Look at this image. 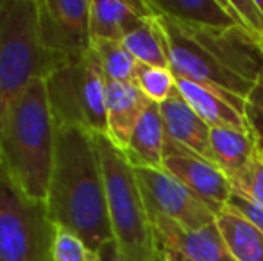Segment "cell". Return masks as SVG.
Instances as JSON below:
<instances>
[{"label":"cell","mask_w":263,"mask_h":261,"mask_svg":"<svg viewBox=\"0 0 263 261\" xmlns=\"http://www.w3.org/2000/svg\"><path fill=\"white\" fill-rule=\"evenodd\" d=\"M170 70L176 77L213 88L229 98L263 111V49L243 31L184 25L156 14Z\"/></svg>","instance_id":"obj_1"},{"label":"cell","mask_w":263,"mask_h":261,"mask_svg":"<svg viewBox=\"0 0 263 261\" xmlns=\"http://www.w3.org/2000/svg\"><path fill=\"white\" fill-rule=\"evenodd\" d=\"M45 204L55 226L73 231L90 247L99 251L113 240L95 134L81 127L58 126Z\"/></svg>","instance_id":"obj_2"},{"label":"cell","mask_w":263,"mask_h":261,"mask_svg":"<svg viewBox=\"0 0 263 261\" xmlns=\"http://www.w3.org/2000/svg\"><path fill=\"white\" fill-rule=\"evenodd\" d=\"M55 124L45 77L34 79L11 109L0 134V163L27 197L47 202Z\"/></svg>","instance_id":"obj_3"},{"label":"cell","mask_w":263,"mask_h":261,"mask_svg":"<svg viewBox=\"0 0 263 261\" xmlns=\"http://www.w3.org/2000/svg\"><path fill=\"white\" fill-rule=\"evenodd\" d=\"M104 174L113 242L129 261H159L161 247L135 167L107 136H95Z\"/></svg>","instance_id":"obj_4"},{"label":"cell","mask_w":263,"mask_h":261,"mask_svg":"<svg viewBox=\"0 0 263 261\" xmlns=\"http://www.w3.org/2000/svg\"><path fill=\"white\" fill-rule=\"evenodd\" d=\"M59 63L40 42L36 0H0V134L29 84Z\"/></svg>","instance_id":"obj_5"},{"label":"cell","mask_w":263,"mask_h":261,"mask_svg":"<svg viewBox=\"0 0 263 261\" xmlns=\"http://www.w3.org/2000/svg\"><path fill=\"white\" fill-rule=\"evenodd\" d=\"M58 126H72L95 136L107 134V79L93 49L59 63L45 77Z\"/></svg>","instance_id":"obj_6"},{"label":"cell","mask_w":263,"mask_h":261,"mask_svg":"<svg viewBox=\"0 0 263 261\" xmlns=\"http://www.w3.org/2000/svg\"><path fill=\"white\" fill-rule=\"evenodd\" d=\"M54 234L45 202L25 195L0 163V261H52Z\"/></svg>","instance_id":"obj_7"},{"label":"cell","mask_w":263,"mask_h":261,"mask_svg":"<svg viewBox=\"0 0 263 261\" xmlns=\"http://www.w3.org/2000/svg\"><path fill=\"white\" fill-rule=\"evenodd\" d=\"M91 0H36L42 47L59 61L83 56L91 49Z\"/></svg>","instance_id":"obj_8"},{"label":"cell","mask_w":263,"mask_h":261,"mask_svg":"<svg viewBox=\"0 0 263 261\" xmlns=\"http://www.w3.org/2000/svg\"><path fill=\"white\" fill-rule=\"evenodd\" d=\"M147 208L166 216L188 231H197L215 224V213L201 197L165 170L135 168Z\"/></svg>","instance_id":"obj_9"},{"label":"cell","mask_w":263,"mask_h":261,"mask_svg":"<svg viewBox=\"0 0 263 261\" xmlns=\"http://www.w3.org/2000/svg\"><path fill=\"white\" fill-rule=\"evenodd\" d=\"M163 170L201 197L215 215L229 204L235 190L233 181L217 165L195 156L168 138L165 139Z\"/></svg>","instance_id":"obj_10"},{"label":"cell","mask_w":263,"mask_h":261,"mask_svg":"<svg viewBox=\"0 0 263 261\" xmlns=\"http://www.w3.org/2000/svg\"><path fill=\"white\" fill-rule=\"evenodd\" d=\"M151 213L161 251H168L186 261H236L228 251L217 224L188 231L174 220Z\"/></svg>","instance_id":"obj_11"},{"label":"cell","mask_w":263,"mask_h":261,"mask_svg":"<svg viewBox=\"0 0 263 261\" xmlns=\"http://www.w3.org/2000/svg\"><path fill=\"white\" fill-rule=\"evenodd\" d=\"M176 88L190 104V108L211 129L213 127H235V129L247 131L258 129L254 122L256 111L233 101L228 95L183 77H176Z\"/></svg>","instance_id":"obj_12"},{"label":"cell","mask_w":263,"mask_h":261,"mask_svg":"<svg viewBox=\"0 0 263 261\" xmlns=\"http://www.w3.org/2000/svg\"><path fill=\"white\" fill-rule=\"evenodd\" d=\"M159 113L166 138L215 165L210 142L211 127L190 108L177 88L159 104Z\"/></svg>","instance_id":"obj_13"},{"label":"cell","mask_w":263,"mask_h":261,"mask_svg":"<svg viewBox=\"0 0 263 261\" xmlns=\"http://www.w3.org/2000/svg\"><path fill=\"white\" fill-rule=\"evenodd\" d=\"M151 101L136 88L133 81H107L106 93V116H107V139L124 152L129 139L138 124L140 116L147 109Z\"/></svg>","instance_id":"obj_14"},{"label":"cell","mask_w":263,"mask_h":261,"mask_svg":"<svg viewBox=\"0 0 263 261\" xmlns=\"http://www.w3.org/2000/svg\"><path fill=\"white\" fill-rule=\"evenodd\" d=\"M153 13L177 20L184 25L217 31H243L229 0H147Z\"/></svg>","instance_id":"obj_15"},{"label":"cell","mask_w":263,"mask_h":261,"mask_svg":"<svg viewBox=\"0 0 263 261\" xmlns=\"http://www.w3.org/2000/svg\"><path fill=\"white\" fill-rule=\"evenodd\" d=\"M147 0L124 2V0H91L90 36L95 39L122 42L131 29L153 16Z\"/></svg>","instance_id":"obj_16"},{"label":"cell","mask_w":263,"mask_h":261,"mask_svg":"<svg viewBox=\"0 0 263 261\" xmlns=\"http://www.w3.org/2000/svg\"><path fill=\"white\" fill-rule=\"evenodd\" d=\"M211 152L213 161L231 181L249 165L263 143V134L258 129H235L213 127L211 129Z\"/></svg>","instance_id":"obj_17"},{"label":"cell","mask_w":263,"mask_h":261,"mask_svg":"<svg viewBox=\"0 0 263 261\" xmlns=\"http://www.w3.org/2000/svg\"><path fill=\"white\" fill-rule=\"evenodd\" d=\"M165 127H163L159 104L151 102L140 116L129 139L124 156L135 168H154L163 170L165 157Z\"/></svg>","instance_id":"obj_18"},{"label":"cell","mask_w":263,"mask_h":261,"mask_svg":"<svg viewBox=\"0 0 263 261\" xmlns=\"http://www.w3.org/2000/svg\"><path fill=\"white\" fill-rule=\"evenodd\" d=\"M215 224L236 261H263V233L247 216L226 206L215 215Z\"/></svg>","instance_id":"obj_19"},{"label":"cell","mask_w":263,"mask_h":261,"mask_svg":"<svg viewBox=\"0 0 263 261\" xmlns=\"http://www.w3.org/2000/svg\"><path fill=\"white\" fill-rule=\"evenodd\" d=\"M122 43L138 63L170 68L165 43H163V32L154 14L131 29L124 36Z\"/></svg>","instance_id":"obj_20"},{"label":"cell","mask_w":263,"mask_h":261,"mask_svg":"<svg viewBox=\"0 0 263 261\" xmlns=\"http://www.w3.org/2000/svg\"><path fill=\"white\" fill-rule=\"evenodd\" d=\"M91 49L97 54L107 81H133V72L138 61L129 54L124 43L113 39H95L91 42Z\"/></svg>","instance_id":"obj_21"},{"label":"cell","mask_w":263,"mask_h":261,"mask_svg":"<svg viewBox=\"0 0 263 261\" xmlns=\"http://www.w3.org/2000/svg\"><path fill=\"white\" fill-rule=\"evenodd\" d=\"M133 83L151 102L161 104L176 90V75L170 68L136 63Z\"/></svg>","instance_id":"obj_22"},{"label":"cell","mask_w":263,"mask_h":261,"mask_svg":"<svg viewBox=\"0 0 263 261\" xmlns=\"http://www.w3.org/2000/svg\"><path fill=\"white\" fill-rule=\"evenodd\" d=\"M52 261H101L97 249L90 247L79 234L55 226Z\"/></svg>","instance_id":"obj_23"},{"label":"cell","mask_w":263,"mask_h":261,"mask_svg":"<svg viewBox=\"0 0 263 261\" xmlns=\"http://www.w3.org/2000/svg\"><path fill=\"white\" fill-rule=\"evenodd\" d=\"M233 186L263 209V143L249 165L235 177Z\"/></svg>","instance_id":"obj_24"},{"label":"cell","mask_w":263,"mask_h":261,"mask_svg":"<svg viewBox=\"0 0 263 261\" xmlns=\"http://www.w3.org/2000/svg\"><path fill=\"white\" fill-rule=\"evenodd\" d=\"M228 206L235 208L236 211H240L243 216H247V218L263 233V209L260 206H256L253 200H249V198L243 195V193H240L238 190H233V195L229 198Z\"/></svg>","instance_id":"obj_25"},{"label":"cell","mask_w":263,"mask_h":261,"mask_svg":"<svg viewBox=\"0 0 263 261\" xmlns=\"http://www.w3.org/2000/svg\"><path fill=\"white\" fill-rule=\"evenodd\" d=\"M99 254H101V261H129L124 254L120 252V249L117 247L113 240L106 242L101 249H99Z\"/></svg>","instance_id":"obj_26"},{"label":"cell","mask_w":263,"mask_h":261,"mask_svg":"<svg viewBox=\"0 0 263 261\" xmlns=\"http://www.w3.org/2000/svg\"><path fill=\"white\" fill-rule=\"evenodd\" d=\"M159 261H184L181 256L174 254V252H168V251H163L161 252V259Z\"/></svg>","instance_id":"obj_27"},{"label":"cell","mask_w":263,"mask_h":261,"mask_svg":"<svg viewBox=\"0 0 263 261\" xmlns=\"http://www.w3.org/2000/svg\"><path fill=\"white\" fill-rule=\"evenodd\" d=\"M184 261H186V259H184Z\"/></svg>","instance_id":"obj_28"}]
</instances>
